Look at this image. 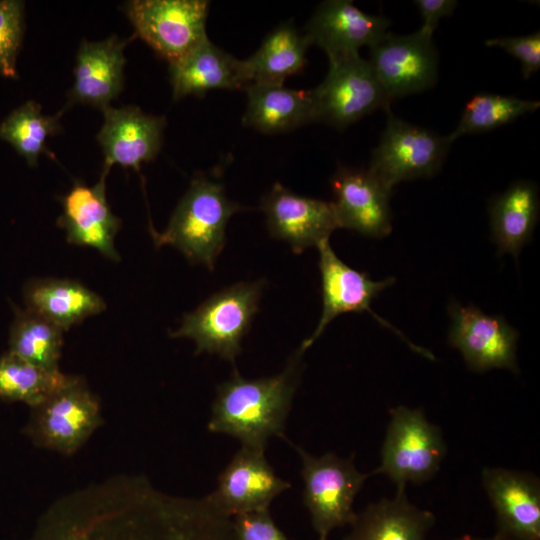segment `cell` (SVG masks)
<instances>
[{
  "mask_svg": "<svg viewBox=\"0 0 540 540\" xmlns=\"http://www.w3.org/2000/svg\"><path fill=\"white\" fill-rule=\"evenodd\" d=\"M28 540H234V536L232 518L208 495H170L146 478L122 476L55 502Z\"/></svg>",
  "mask_w": 540,
  "mask_h": 540,
  "instance_id": "obj_1",
  "label": "cell"
},
{
  "mask_svg": "<svg viewBox=\"0 0 540 540\" xmlns=\"http://www.w3.org/2000/svg\"><path fill=\"white\" fill-rule=\"evenodd\" d=\"M300 349L284 370L271 377L243 378L237 371L217 388L208 429L238 439L242 446L265 449L284 426L300 377Z\"/></svg>",
  "mask_w": 540,
  "mask_h": 540,
  "instance_id": "obj_2",
  "label": "cell"
},
{
  "mask_svg": "<svg viewBox=\"0 0 540 540\" xmlns=\"http://www.w3.org/2000/svg\"><path fill=\"white\" fill-rule=\"evenodd\" d=\"M222 183L197 175L179 201L163 232L152 230L157 246L171 245L190 262L212 270L226 240L230 217L242 210Z\"/></svg>",
  "mask_w": 540,
  "mask_h": 540,
  "instance_id": "obj_3",
  "label": "cell"
},
{
  "mask_svg": "<svg viewBox=\"0 0 540 540\" xmlns=\"http://www.w3.org/2000/svg\"><path fill=\"white\" fill-rule=\"evenodd\" d=\"M263 287V280L241 282L213 294L184 316L171 337L190 338L197 354H217L233 363L258 311Z\"/></svg>",
  "mask_w": 540,
  "mask_h": 540,
  "instance_id": "obj_4",
  "label": "cell"
},
{
  "mask_svg": "<svg viewBox=\"0 0 540 540\" xmlns=\"http://www.w3.org/2000/svg\"><path fill=\"white\" fill-rule=\"evenodd\" d=\"M446 452L441 429L426 418L423 410L400 405L390 410L381 462L371 473L383 474L397 489H405L409 483L432 479Z\"/></svg>",
  "mask_w": 540,
  "mask_h": 540,
  "instance_id": "obj_5",
  "label": "cell"
},
{
  "mask_svg": "<svg viewBox=\"0 0 540 540\" xmlns=\"http://www.w3.org/2000/svg\"><path fill=\"white\" fill-rule=\"evenodd\" d=\"M296 450L302 461L303 503L319 540H327L333 529L353 522L354 499L372 473H361L353 457L334 453L316 457L300 447Z\"/></svg>",
  "mask_w": 540,
  "mask_h": 540,
  "instance_id": "obj_6",
  "label": "cell"
},
{
  "mask_svg": "<svg viewBox=\"0 0 540 540\" xmlns=\"http://www.w3.org/2000/svg\"><path fill=\"white\" fill-rule=\"evenodd\" d=\"M315 122L339 130L378 110L390 108L368 59L359 53L329 60L323 81L311 89Z\"/></svg>",
  "mask_w": 540,
  "mask_h": 540,
  "instance_id": "obj_7",
  "label": "cell"
},
{
  "mask_svg": "<svg viewBox=\"0 0 540 540\" xmlns=\"http://www.w3.org/2000/svg\"><path fill=\"white\" fill-rule=\"evenodd\" d=\"M368 171L388 189L402 182L434 176L451 146L447 136L397 117L390 108Z\"/></svg>",
  "mask_w": 540,
  "mask_h": 540,
  "instance_id": "obj_8",
  "label": "cell"
},
{
  "mask_svg": "<svg viewBox=\"0 0 540 540\" xmlns=\"http://www.w3.org/2000/svg\"><path fill=\"white\" fill-rule=\"evenodd\" d=\"M124 12L135 35L169 65L177 63L208 38L206 0H132Z\"/></svg>",
  "mask_w": 540,
  "mask_h": 540,
  "instance_id": "obj_9",
  "label": "cell"
},
{
  "mask_svg": "<svg viewBox=\"0 0 540 540\" xmlns=\"http://www.w3.org/2000/svg\"><path fill=\"white\" fill-rule=\"evenodd\" d=\"M32 410L26 427L30 439L64 455L77 452L101 423L97 397L76 376Z\"/></svg>",
  "mask_w": 540,
  "mask_h": 540,
  "instance_id": "obj_10",
  "label": "cell"
},
{
  "mask_svg": "<svg viewBox=\"0 0 540 540\" xmlns=\"http://www.w3.org/2000/svg\"><path fill=\"white\" fill-rule=\"evenodd\" d=\"M319 251V270L321 274L323 310L321 318L312 335L303 341L301 351H305L323 333L328 324L338 315L348 312H369L381 326L397 334L416 353L434 360V355L422 347L412 343L404 334L392 326L384 318L376 314L372 301L387 287L395 282V278L372 280L367 273L359 272L344 263L333 251L329 240L321 242Z\"/></svg>",
  "mask_w": 540,
  "mask_h": 540,
  "instance_id": "obj_11",
  "label": "cell"
},
{
  "mask_svg": "<svg viewBox=\"0 0 540 540\" xmlns=\"http://www.w3.org/2000/svg\"><path fill=\"white\" fill-rule=\"evenodd\" d=\"M448 312L451 319L448 342L461 353L470 370L507 369L519 373L516 355L519 332L505 318L456 301L449 303Z\"/></svg>",
  "mask_w": 540,
  "mask_h": 540,
  "instance_id": "obj_12",
  "label": "cell"
},
{
  "mask_svg": "<svg viewBox=\"0 0 540 540\" xmlns=\"http://www.w3.org/2000/svg\"><path fill=\"white\" fill-rule=\"evenodd\" d=\"M368 59L388 99L426 91L438 78L433 34L422 29L409 35L388 32L370 48Z\"/></svg>",
  "mask_w": 540,
  "mask_h": 540,
  "instance_id": "obj_13",
  "label": "cell"
},
{
  "mask_svg": "<svg viewBox=\"0 0 540 540\" xmlns=\"http://www.w3.org/2000/svg\"><path fill=\"white\" fill-rule=\"evenodd\" d=\"M482 485L496 514V540H540V481L530 472L485 467Z\"/></svg>",
  "mask_w": 540,
  "mask_h": 540,
  "instance_id": "obj_14",
  "label": "cell"
},
{
  "mask_svg": "<svg viewBox=\"0 0 540 540\" xmlns=\"http://www.w3.org/2000/svg\"><path fill=\"white\" fill-rule=\"evenodd\" d=\"M261 209L270 235L297 254L329 240L339 228L332 202L299 195L278 182L263 196Z\"/></svg>",
  "mask_w": 540,
  "mask_h": 540,
  "instance_id": "obj_15",
  "label": "cell"
},
{
  "mask_svg": "<svg viewBox=\"0 0 540 540\" xmlns=\"http://www.w3.org/2000/svg\"><path fill=\"white\" fill-rule=\"evenodd\" d=\"M264 450L241 446L219 474L217 488L208 497L227 516L269 509L272 500L290 488L268 463Z\"/></svg>",
  "mask_w": 540,
  "mask_h": 540,
  "instance_id": "obj_16",
  "label": "cell"
},
{
  "mask_svg": "<svg viewBox=\"0 0 540 540\" xmlns=\"http://www.w3.org/2000/svg\"><path fill=\"white\" fill-rule=\"evenodd\" d=\"M332 201L339 228L371 238H383L392 231L389 200L392 190L368 169L340 166L331 178Z\"/></svg>",
  "mask_w": 540,
  "mask_h": 540,
  "instance_id": "obj_17",
  "label": "cell"
},
{
  "mask_svg": "<svg viewBox=\"0 0 540 540\" xmlns=\"http://www.w3.org/2000/svg\"><path fill=\"white\" fill-rule=\"evenodd\" d=\"M104 123L97 140L104 153L102 174L113 165L138 171L142 164L155 159L163 141L166 120L144 113L136 106L104 108Z\"/></svg>",
  "mask_w": 540,
  "mask_h": 540,
  "instance_id": "obj_18",
  "label": "cell"
},
{
  "mask_svg": "<svg viewBox=\"0 0 540 540\" xmlns=\"http://www.w3.org/2000/svg\"><path fill=\"white\" fill-rule=\"evenodd\" d=\"M390 24L388 18L368 14L352 1L327 0L316 8L304 34L310 45L321 48L330 60L370 48L389 32Z\"/></svg>",
  "mask_w": 540,
  "mask_h": 540,
  "instance_id": "obj_19",
  "label": "cell"
},
{
  "mask_svg": "<svg viewBox=\"0 0 540 540\" xmlns=\"http://www.w3.org/2000/svg\"><path fill=\"white\" fill-rule=\"evenodd\" d=\"M106 175L94 186L75 183L62 198L63 212L58 219L67 241L96 249L106 258L118 261L115 237L121 221L112 212L105 192Z\"/></svg>",
  "mask_w": 540,
  "mask_h": 540,
  "instance_id": "obj_20",
  "label": "cell"
},
{
  "mask_svg": "<svg viewBox=\"0 0 540 540\" xmlns=\"http://www.w3.org/2000/svg\"><path fill=\"white\" fill-rule=\"evenodd\" d=\"M130 40L113 35L98 42H81L69 102L89 104L101 110L110 106L123 89L124 48Z\"/></svg>",
  "mask_w": 540,
  "mask_h": 540,
  "instance_id": "obj_21",
  "label": "cell"
},
{
  "mask_svg": "<svg viewBox=\"0 0 540 540\" xmlns=\"http://www.w3.org/2000/svg\"><path fill=\"white\" fill-rule=\"evenodd\" d=\"M175 100L203 96L216 89L245 90L249 85L243 60L224 51L209 38L177 63L169 65Z\"/></svg>",
  "mask_w": 540,
  "mask_h": 540,
  "instance_id": "obj_22",
  "label": "cell"
},
{
  "mask_svg": "<svg viewBox=\"0 0 540 540\" xmlns=\"http://www.w3.org/2000/svg\"><path fill=\"white\" fill-rule=\"evenodd\" d=\"M435 523L432 512L409 502L405 489L356 513L345 540H425Z\"/></svg>",
  "mask_w": 540,
  "mask_h": 540,
  "instance_id": "obj_23",
  "label": "cell"
},
{
  "mask_svg": "<svg viewBox=\"0 0 540 540\" xmlns=\"http://www.w3.org/2000/svg\"><path fill=\"white\" fill-rule=\"evenodd\" d=\"M244 91L247 105L242 122L246 127L277 134L315 122L311 90L253 83Z\"/></svg>",
  "mask_w": 540,
  "mask_h": 540,
  "instance_id": "obj_24",
  "label": "cell"
},
{
  "mask_svg": "<svg viewBox=\"0 0 540 540\" xmlns=\"http://www.w3.org/2000/svg\"><path fill=\"white\" fill-rule=\"evenodd\" d=\"M537 185L528 180L513 182L489 205L491 238L499 254L509 253L516 259L531 239L539 218Z\"/></svg>",
  "mask_w": 540,
  "mask_h": 540,
  "instance_id": "obj_25",
  "label": "cell"
},
{
  "mask_svg": "<svg viewBox=\"0 0 540 540\" xmlns=\"http://www.w3.org/2000/svg\"><path fill=\"white\" fill-rule=\"evenodd\" d=\"M28 310L52 322L63 331L87 317L105 310L104 300L77 281L68 279L37 280L25 291Z\"/></svg>",
  "mask_w": 540,
  "mask_h": 540,
  "instance_id": "obj_26",
  "label": "cell"
},
{
  "mask_svg": "<svg viewBox=\"0 0 540 540\" xmlns=\"http://www.w3.org/2000/svg\"><path fill=\"white\" fill-rule=\"evenodd\" d=\"M310 43L292 22L272 30L260 47L242 59L248 84L284 85V81L299 73L307 62Z\"/></svg>",
  "mask_w": 540,
  "mask_h": 540,
  "instance_id": "obj_27",
  "label": "cell"
},
{
  "mask_svg": "<svg viewBox=\"0 0 540 540\" xmlns=\"http://www.w3.org/2000/svg\"><path fill=\"white\" fill-rule=\"evenodd\" d=\"M73 376L35 366L11 352L0 357V397L34 408L64 387Z\"/></svg>",
  "mask_w": 540,
  "mask_h": 540,
  "instance_id": "obj_28",
  "label": "cell"
},
{
  "mask_svg": "<svg viewBox=\"0 0 540 540\" xmlns=\"http://www.w3.org/2000/svg\"><path fill=\"white\" fill-rule=\"evenodd\" d=\"M63 330L30 311H17L11 327L9 352L49 371L59 370Z\"/></svg>",
  "mask_w": 540,
  "mask_h": 540,
  "instance_id": "obj_29",
  "label": "cell"
},
{
  "mask_svg": "<svg viewBox=\"0 0 540 540\" xmlns=\"http://www.w3.org/2000/svg\"><path fill=\"white\" fill-rule=\"evenodd\" d=\"M61 115H44L40 104L27 101L0 124V138L12 145L29 166H35L47 150V140L60 130Z\"/></svg>",
  "mask_w": 540,
  "mask_h": 540,
  "instance_id": "obj_30",
  "label": "cell"
},
{
  "mask_svg": "<svg viewBox=\"0 0 540 540\" xmlns=\"http://www.w3.org/2000/svg\"><path fill=\"white\" fill-rule=\"evenodd\" d=\"M539 106L537 100L478 93L466 103L457 127L447 135L448 140L452 144L464 135L493 130L536 111Z\"/></svg>",
  "mask_w": 540,
  "mask_h": 540,
  "instance_id": "obj_31",
  "label": "cell"
},
{
  "mask_svg": "<svg viewBox=\"0 0 540 540\" xmlns=\"http://www.w3.org/2000/svg\"><path fill=\"white\" fill-rule=\"evenodd\" d=\"M24 32V3L0 0V74L17 78L16 60Z\"/></svg>",
  "mask_w": 540,
  "mask_h": 540,
  "instance_id": "obj_32",
  "label": "cell"
},
{
  "mask_svg": "<svg viewBox=\"0 0 540 540\" xmlns=\"http://www.w3.org/2000/svg\"><path fill=\"white\" fill-rule=\"evenodd\" d=\"M488 47H498L516 58L525 79L540 69V32L529 35L497 37L486 40Z\"/></svg>",
  "mask_w": 540,
  "mask_h": 540,
  "instance_id": "obj_33",
  "label": "cell"
},
{
  "mask_svg": "<svg viewBox=\"0 0 540 540\" xmlns=\"http://www.w3.org/2000/svg\"><path fill=\"white\" fill-rule=\"evenodd\" d=\"M234 540H289L275 524L269 509L232 517Z\"/></svg>",
  "mask_w": 540,
  "mask_h": 540,
  "instance_id": "obj_34",
  "label": "cell"
},
{
  "mask_svg": "<svg viewBox=\"0 0 540 540\" xmlns=\"http://www.w3.org/2000/svg\"><path fill=\"white\" fill-rule=\"evenodd\" d=\"M423 24L420 29L433 34L438 22L445 16H450L458 5L455 0H416Z\"/></svg>",
  "mask_w": 540,
  "mask_h": 540,
  "instance_id": "obj_35",
  "label": "cell"
},
{
  "mask_svg": "<svg viewBox=\"0 0 540 540\" xmlns=\"http://www.w3.org/2000/svg\"><path fill=\"white\" fill-rule=\"evenodd\" d=\"M457 540H496V539L494 537H491V538H477V537H472V536H469V535H465V536H462L461 538H459Z\"/></svg>",
  "mask_w": 540,
  "mask_h": 540,
  "instance_id": "obj_36",
  "label": "cell"
}]
</instances>
